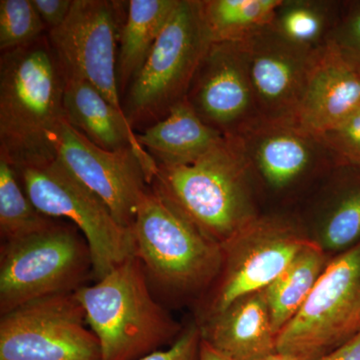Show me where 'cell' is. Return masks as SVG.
Returning <instances> with one entry per match:
<instances>
[{
	"label": "cell",
	"mask_w": 360,
	"mask_h": 360,
	"mask_svg": "<svg viewBox=\"0 0 360 360\" xmlns=\"http://www.w3.org/2000/svg\"><path fill=\"white\" fill-rule=\"evenodd\" d=\"M66 75L46 34L0 56V158L16 169L56 160Z\"/></svg>",
	"instance_id": "1"
},
{
	"label": "cell",
	"mask_w": 360,
	"mask_h": 360,
	"mask_svg": "<svg viewBox=\"0 0 360 360\" xmlns=\"http://www.w3.org/2000/svg\"><path fill=\"white\" fill-rule=\"evenodd\" d=\"M150 188L219 245L264 214L245 162L227 136L191 165H158Z\"/></svg>",
	"instance_id": "2"
},
{
	"label": "cell",
	"mask_w": 360,
	"mask_h": 360,
	"mask_svg": "<svg viewBox=\"0 0 360 360\" xmlns=\"http://www.w3.org/2000/svg\"><path fill=\"white\" fill-rule=\"evenodd\" d=\"M103 360H139L174 343L184 328L156 300L136 257L75 291Z\"/></svg>",
	"instance_id": "3"
},
{
	"label": "cell",
	"mask_w": 360,
	"mask_h": 360,
	"mask_svg": "<svg viewBox=\"0 0 360 360\" xmlns=\"http://www.w3.org/2000/svg\"><path fill=\"white\" fill-rule=\"evenodd\" d=\"M131 231L135 257L155 296L198 303L219 277L221 245L203 236L151 188L139 205Z\"/></svg>",
	"instance_id": "4"
},
{
	"label": "cell",
	"mask_w": 360,
	"mask_h": 360,
	"mask_svg": "<svg viewBox=\"0 0 360 360\" xmlns=\"http://www.w3.org/2000/svg\"><path fill=\"white\" fill-rule=\"evenodd\" d=\"M212 44L201 0H177L155 46L127 90L122 108L132 129H146L155 124L186 98Z\"/></svg>",
	"instance_id": "5"
},
{
	"label": "cell",
	"mask_w": 360,
	"mask_h": 360,
	"mask_svg": "<svg viewBox=\"0 0 360 360\" xmlns=\"http://www.w3.org/2000/svg\"><path fill=\"white\" fill-rule=\"evenodd\" d=\"M92 278L89 246L72 224L1 243L0 315L45 296L75 292Z\"/></svg>",
	"instance_id": "6"
},
{
	"label": "cell",
	"mask_w": 360,
	"mask_h": 360,
	"mask_svg": "<svg viewBox=\"0 0 360 360\" xmlns=\"http://www.w3.org/2000/svg\"><path fill=\"white\" fill-rule=\"evenodd\" d=\"M314 240L293 217L274 213L258 217L221 245V269L196 303V323L200 326L243 296L265 290Z\"/></svg>",
	"instance_id": "7"
},
{
	"label": "cell",
	"mask_w": 360,
	"mask_h": 360,
	"mask_svg": "<svg viewBox=\"0 0 360 360\" xmlns=\"http://www.w3.org/2000/svg\"><path fill=\"white\" fill-rule=\"evenodd\" d=\"M233 142L252 180L258 200L266 195L285 198L340 165L319 135L293 118L258 117L236 134Z\"/></svg>",
	"instance_id": "8"
},
{
	"label": "cell",
	"mask_w": 360,
	"mask_h": 360,
	"mask_svg": "<svg viewBox=\"0 0 360 360\" xmlns=\"http://www.w3.org/2000/svg\"><path fill=\"white\" fill-rule=\"evenodd\" d=\"M16 172L25 193L42 214L68 219L82 232L89 246L94 281L135 257L131 229L118 224L108 205L58 160Z\"/></svg>",
	"instance_id": "9"
},
{
	"label": "cell",
	"mask_w": 360,
	"mask_h": 360,
	"mask_svg": "<svg viewBox=\"0 0 360 360\" xmlns=\"http://www.w3.org/2000/svg\"><path fill=\"white\" fill-rule=\"evenodd\" d=\"M360 331V243L329 260L314 290L277 335V352L317 360Z\"/></svg>",
	"instance_id": "10"
},
{
	"label": "cell",
	"mask_w": 360,
	"mask_h": 360,
	"mask_svg": "<svg viewBox=\"0 0 360 360\" xmlns=\"http://www.w3.org/2000/svg\"><path fill=\"white\" fill-rule=\"evenodd\" d=\"M75 292L45 296L0 315V360H103Z\"/></svg>",
	"instance_id": "11"
},
{
	"label": "cell",
	"mask_w": 360,
	"mask_h": 360,
	"mask_svg": "<svg viewBox=\"0 0 360 360\" xmlns=\"http://www.w3.org/2000/svg\"><path fill=\"white\" fill-rule=\"evenodd\" d=\"M124 4L127 2L73 0L65 22L47 32L66 77L94 85L123 113L117 58Z\"/></svg>",
	"instance_id": "12"
},
{
	"label": "cell",
	"mask_w": 360,
	"mask_h": 360,
	"mask_svg": "<svg viewBox=\"0 0 360 360\" xmlns=\"http://www.w3.org/2000/svg\"><path fill=\"white\" fill-rule=\"evenodd\" d=\"M56 160L108 205L118 224L131 229L149 186L146 165L134 148H101L65 120L56 142Z\"/></svg>",
	"instance_id": "13"
},
{
	"label": "cell",
	"mask_w": 360,
	"mask_h": 360,
	"mask_svg": "<svg viewBox=\"0 0 360 360\" xmlns=\"http://www.w3.org/2000/svg\"><path fill=\"white\" fill-rule=\"evenodd\" d=\"M260 117H295L322 51L288 41L267 26L240 42Z\"/></svg>",
	"instance_id": "14"
},
{
	"label": "cell",
	"mask_w": 360,
	"mask_h": 360,
	"mask_svg": "<svg viewBox=\"0 0 360 360\" xmlns=\"http://www.w3.org/2000/svg\"><path fill=\"white\" fill-rule=\"evenodd\" d=\"M205 124L231 136L260 117L240 42H212L187 92Z\"/></svg>",
	"instance_id": "15"
},
{
	"label": "cell",
	"mask_w": 360,
	"mask_h": 360,
	"mask_svg": "<svg viewBox=\"0 0 360 360\" xmlns=\"http://www.w3.org/2000/svg\"><path fill=\"white\" fill-rule=\"evenodd\" d=\"M360 108V75L328 46L315 65L293 120L321 135Z\"/></svg>",
	"instance_id": "16"
},
{
	"label": "cell",
	"mask_w": 360,
	"mask_h": 360,
	"mask_svg": "<svg viewBox=\"0 0 360 360\" xmlns=\"http://www.w3.org/2000/svg\"><path fill=\"white\" fill-rule=\"evenodd\" d=\"M200 328L202 340L229 360H264L277 352L264 290L239 298Z\"/></svg>",
	"instance_id": "17"
},
{
	"label": "cell",
	"mask_w": 360,
	"mask_h": 360,
	"mask_svg": "<svg viewBox=\"0 0 360 360\" xmlns=\"http://www.w3.org/2000/svg\"><path fill=\"white\" fill-rule=\"evenodd\" d=\"M63 103L66 120L96 146L111 151L134 148L146 165L150 186L158 163L139 146L136 134L124 113L112 105L94 85L77 78L66 80Z\"/></svg>",
	"instance_id": "18"
},
{
	"label": "cell",
	"mask_w": 360,
	"mask_h": 360,
	"mask_svg": "<svg viewBox=\"0 0 360 360\" xmlns=\"http://www.w3.org/2000/svg\"><path fill=\"white\" fill-rule=\"evenodd\" d=\"M224 137L200 120L186 98L160 122L136 134L139 146L158 165L167 167L191 165Z\"/></svg>",
	"instance_id": "19"
},
{
	"label": "cell",
	"mask_w": 360,
	"mask_h": 360,
	"mask_svg": "<svg viewBox=\"0 0 360 360\" xmlns=\"http://www.w3.org/2000/svg\"><path fill=\"white\" fill-rule=\"evenodd\" d=\"M331 176L333 191L319 212L316 243L341 253L360 243V168L340 163Z\"/></svg>",
	"instance_id": "20"
},
{
	"label": "cell",
	"mask_w": 360,
	"mask_h": 360,
	"mask_svg": "<svg viewBox=\"0 0 360 360\" xmlns=\"http://www.w3.org/2000/svg\"><path fill=\"white\" fill-rule=\"evenodd\" d=\"M177 0H130L120 33L117 80L120 96L141 70Z\"/></svg>",
	"instance_id": "21"
},
{
	"label": "cell",
	"mask_w": 360,
	"mask_h": 360,
	"mask_svg": "<svg viewBox=\"0 0 360 360\" xmlns=\"http://www.w3.org/2000/svg\"><path fill=\"white\" fill-rule=\"evenodd\" d=\"M328 262L326 251L314 239L265 288L272 328L276 335L297 314Z\"/></svg>",
	"instance_id": "22"
},
{
	"label": "cell",
	"mask_w": 360,
	"mask_h": 360,
	"mask_svg": "<svg viewBox=\"0 0 360 360\" xmlns=\"http://www.w3.org/2000/svg\"><path fill=\"white\" fill-rule=\"evenodd\" d=\"M341 6L342 2L330 0H283L270 26L298 46L321 51L328 46Z\"/></svg>",
	"instance_id": "23"
},
{
	"label": "cell",
	"mask_w": 360,
	"mask_h": 360,
	"mask_svg": "<svg viewBox=\"0 0 360 360\" xmlns=\"http://www.w3.org/2000/svg\"><path fill=\"white\" fill-rule=\"evenodd\" d=\"M283 0H201L212 42H243L271 25Z\"/></svg>",
	"instance_id": "24"
},
{
	"label": "cell",
	"mask_w": 360,
	"mask_h": 360,
	"mask_svg": "<svg viewBox=\"0 0 360 360\" xmlns=\"http://www.w3.org/2000/svg\"><path fill=\"white\" fill-rule=\"evenodd\" d=\"M51 219L33 205L15 168L0 158V236L1 243L22 238L51 226Z\"/></svg>",
	"instance_id": "25"
},
{
	"label": "cell",
	"mask_w": 360,
	"mask_h": 360,
	"mask_svg": "<svg viewBox=\"0 0 360 360\" xmlns=\"http://www.w3.org/2000/svg\"><path fill=\"white\" fill-rule=\"evenodd\" d=\"M46 33V27L32 0L0 1V51L25 46Z\"/></svg>",
	"instance_id": "26"
},
{
	"label": "cell",
	"mask_w": 360,
	"mask_h": 360,
	"mask_svg": "<svg viewBox=\"0 0 360 360\" xmlns=\"http://www.w3.org/2000/svg\"><path fill=\"white\" fill-rule=\"evenodd\" d=\"M328 44L360 75V2H342Z\"/></svg>",
	"instance_id": "27"
},
{
	"label": "cell",
	"mask_w": 360,
	"mask_h": 360,
	"mask_svg": "<svg viewBox=\"0 0 360 360\" xmlns=\"http://www.w3.org/2000/svg\"><path fill=\"white\" fill-rule=\"evenodd\" d=\"M319 136L341 163L354 167L360 165V108L335 129Z\"/></svg>",
	"instance_id": "28"
},
{
	"label": "cell",
	"mask_w": 360,
	"mask_h": 360,
	"mask_svg": "<svg viewBox=\"0 0 360 360\" xmlns=\"http://www.w3.org/2000/svg\"><path fill=\"white\" fill-rule=\"evenodd\" d=\"M200 326L191 322L167 349L158 350L139 360H200Z\"/></svg>",
	"instance_id": "29"
},
{
	"label": "cell",
	"mask_w": 360,
	"mask_h": 360,
	"mask_svg": "<svg viewBox=\"0 0 360 360\" xmlns=\"http://www.w3.org/2000/svg\"><path fill=\"white\" fill-rule=\"evenodd\" d=\"M32 2L49 32L65 22L73 0H32Z\"/></svg>",
	"instance_id": "30"
},
{
	"label": "cell",
	"mask_w": 360,
	"mask_h": 360,
	"mask_svg": "<svg viewBox=\"0 0 360 360\" xmlns=\"http://www.w3.org/2000/svg\"><path fill=\"white\" fill-rule=\"evenodd\" d=\"M317 360H360V331L338 349Z\"/></svg>",
	"instance_id": "31"
},
{
	"label": "cell",
	"mask_w": 360,
	"mask_h": 360,
	"mask_svg": "<svg viewBox=\"0 0 360 360\" xmlns=\"http://www.w3.org/2000/svg\"><path fill=\"white\" fill-rule=\"evenodd\" d=\"M200 360H229L201 338Z\"/></svg>",
	"instance_id": "32"
},
{
	"label": "cell",
	"mask_w": 360,
	"mask_h": 360,
	"mask_svg": "<svg viewBox=\"0 0 360 360\" xmlns=\"http://www.w3.org/2000/svg\"><path fill=\"white\" fill-rule=\"evenodd\" d=\"M264 360H300L295 359V357L291 356V355L281 354V352H276V354L270 355Z\"/></svg>",
	"instance_id": "33"
},
{
	"label": "cell",
	"mask_w": 360,
	"mask_h": 360,
	"mask_svg": "<svg viewBox=\"0 0 360 360\" xmlns=\"http://www.w3.org/2000/svg\"><path fill=\"white\" fill-rule=\"evenodd\" d=\"M357 167H359V168H360V165H357Z\"/></svg>",
	"instance_id": "34"
}]
</instances>
